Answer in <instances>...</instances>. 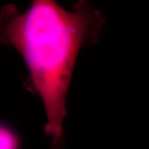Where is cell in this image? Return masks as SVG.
Here are the masks:
<instances>
[{
	"label": "cell",
	"instance_id": "7a4b0ae2",
	"mask_svg": "<svg viewBox=\"0 0 149 149\" xmlns=\"http://www.w3.org/2000/svg\"><path fill=\"white\" fill-rule=\"evenodd\" d=\"M0 149H22V141L15 130L0 122Z\"/></svg>",
	"mask_w": 149,
	"mask_h": 149
},
{
	"label": "cell",
	"instance_id": "6da1fadb",
	"mask_svg": "<svg viewBox=\"0 0 149 149\" xmlns=\"http://www.w3.org/2000/svg\"><path fill=\"white\" fill-rule=\"evenodd\" d=\"M106 18L91 3L77 2L73 10L52 0H37L21 12L13 4L0 10V45L13 47L28 70L26 87L40 97L52 149L65 146L66 97L80 49L98 41Z\"/></svg>",
	"mask_w": 149,
	"mask_h": 149
}]
</instances>
